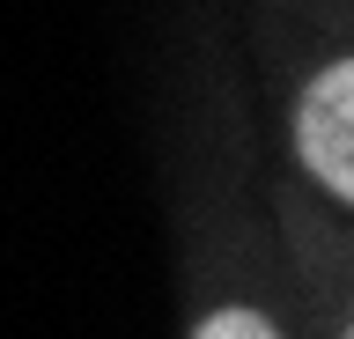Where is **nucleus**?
Returning <instances> with one entry per match:
<instances>
[{"instance_id": "obj_1", "label": "nucleus", "mask_w": 354, "mask_h": 339, "mask_svg": "<svg viewBox=\"0 0 354 339\" xmlns=\"http://www.w3.org/2000/svg\"><path fill=\"white\" fill-rule=\"evenodd\" d=\"M295 148L317 170V184L354 206V59L325 67L303 89V104H295Z\"/></svg>"}, {"instance_id": "obj_2", "label": "nucleus", "mask_w": 354, "mask_h": 339, "mask_svg": "<svg viewBox=\"0 0 354 339\" xmlns=\"http://www.w3.org/2000/svg\"><path fill=\"white\" fill-rule=\"evenodd\" d=\"M199 339H281V332H273L259 310H221V317L199 325Z\"/></svg>"}, {"instance_id": "obj_3", "label": "nucleus", "mask_w": 354, "mask_h": 339, "mask_svg": "<svg viewBox=\"0 0 354 339\" xmlns=\"http://www.w3.org/2000/svg\"><path fill=\"white\" fill-rule=\"evenodd\" d=\"M347 339H354V332H347Z\"/></svg>"}]
</instances>
